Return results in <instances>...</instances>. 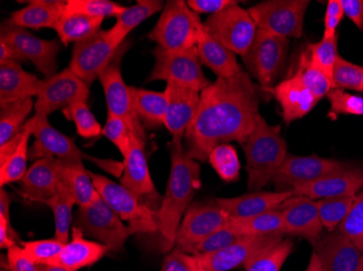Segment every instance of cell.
Wrapping results in <instances>:
<instances>
[{
	"mask_svg": "<svg viewBox=\"0 0 363 271\" xmlns=\"http://www.w3.org/2000/svg\"><path fill=\"white\" fill-rule=\"evenodd\" d=\"M259 114L258 89L248 73L242 70L230 79H217L201 93V103L185 134V154L206 162L220 144H244Z\"/></svg>",
	"mask_w": 363,
	"mask_h": 271,
	"instance_id": "6da1fadb",
	"label": "cell"
},
{
	"mask_svg": "<svg viewBox=\"0 0 363 271\" xmlns=\"http://www.w3.org/2000/svg\"><path fill=\"white\" fill-rule=\"evenodd\" d=\"M171 169L166 195L157 211L158 231L162 236V250H173L182 219L201 187V165L187 156L182 142H171Z\"/></svg>",
	"mask_w": 363,
	"mask_h": 271,
	"instance_id": "7a4b0ae2",
	"label": "cell"
},
{
	"mask_svg": "<svg viewBox=\"0 0 363 271\" xmlns=\"http://www.w3.org/2000/svg\"><path fill=\"white\" fill-rule=\"evenodd\" d=\"M246 156L248 189L259 191L272 181L287 156V144L279 125H270L259 114L256 125L242 144Z\"/></svg>",
	"mask_w": 363,
	"mask_h": 271,
	"instance_id": "3957f363",
	"label": "cell"
},
{
	"mask_svg": "<svg viewBox=\"0 0 363 271\" xmlns=\"http://www.w3.org/2000/svg\"><path fill=\"white\" fill-rule=\"evenodd\" d=\"M24 127L28 128L32 136L35 138L32 148L28 150V160L38 161L47 156L65 161L87 160L105 169L106 172L119 178L121 177L123 163L101 160L84 154L75 144L74 140L52 127L47 116L34 114V116L26 122Z\"/></svg>",
	"mask_w": 363,
	"mask_h": 271,
	"instance_id": "277c9868",
	"label": "cell"
},
{
	"mask_svg": "<svg viewBox=\"0 0 363 271\" xmlns=\"http://www.w3.org/2000/svg\"><path fill=\"white\" fill-rule=\"evenodd\" d=\"M203 25L184 0H170L161 12L150 38L166 50H185L197 47L198 33Z\"/></svg>",
	"mask_w": 363,
	"mask_h": 271,
	"instance_id": "5b68a950",
	"label": "cell"
},
{
	"mask_svg": "<svg viewBox=\"0 0 363 271\" xmlns=\"http://www.w3.org/2000/svg\"><path fill=\"white\" fill-rule=\"evenodd\" d=\"M155 65L147 83L164 81L203 91L212 81L203 71L197 47L185 50H166L157 46L152 52Z\"/></svg>",
	"mask_w": 363,
	"mask_h": 271,
	"instance_id": "8992f818",
	"label": "cell"
},
{
	"mask_svg": "<svg viewBox=\"0 0 363 271\" xmlns=\"http://www.w3.org/2000/svg\"><path fill=\"white\" fill-rule=\"evenodd\" d=\"M91 176L97 192L123 221H128L132 233L158 231L157 213L147 207L143 199L130 192L121 183H114L103 175L91 173Z\"/></svg>",
	"mask_w": 363,
	"mask_h": 271,
	"instance_id": "52a82bcc",
	"label": "cell"
},
{
	"mask_svg": "<svg viewBox=\"0 0 363 271\" xmlns=\"http://www.w3.org/2000/svg\"><path fill=\"white\" fill-rule=\"evenodd\" d=\"M73 226L94 241L107 246L110 252L121 250L128 236L133 234L101 195L89 207H79Z\"/></svg>",
	"mask_w": 363,
	"mask_h": 271,
	"instance_id": "ba28073f",
	"label": "cell"
},
{
	"mask_svg": "<svg viewBox=\"0 0 363 271\" xmlns=\"http://www.w3.org/2000/svg\"><path fill=\"white\" fill-rule=\"evenodd\" d=\"M289 38L257 30L252 47L242 58L248 73L257 79L263 91L271 93L282 72L289 52Z\"/></svg>",
	"mask_w": 363,
	"mask_h": 271,
	"instance_id": "9c48e42d",
	"label": "cell"
},
{
	"mask_svg": "<svg viewBox=\"0 0 363 271\" xmlns=\"http://www.w3.org/2000/svg\"><path fill=\"white\" fill-rule=\"evenodd\" d=\"M130 45L124 42L112 59L111 63L99 76L101 86L105 93L108 114H113L125 122L130 134L135 136L140 142L146 144L147 136L144 126L134 111L130 87L124 81L121 73V61Z\"/></svg>",
	"mask_w": 363,
	"mask_h": 271,
	"instance_id": "30bf717a",
	"label": "cell"
},
{
	"mask_svg": "<svg viewBox=\"0 0 363 271\" xmlns=\"http://www.w3.org/2000/svg\"><path fill=\"white\" fill-rule=\"evenodd\" d=\"M309 0H268L248 12L258 30L283 38H301Z\"/></svg>",
	"mask_w": 363,
	"mask_h": 271,
	"instance_id": "8fae6325",
	"label": "cell"
},
{
	"mask_svg": "<svg viewBox=\"0 0 363 271\" xmlns=\"http://www.w3.org/2000/svg\"><path fill=\"white\" fill-rule=\"evenodd\" d=\"M210 35L234 54L244 58L256 38V23L248 10L236 5L212 14L203 22Z\"/></svg>",
	"mask_w": 363,
	"mask_h": 271,
	"instance_id": "7c38bea8",
	"label": "cell"
},
{
	"mask_svg": "<svg viewBox=\"0 0 363 271\" xmlns=\"http://www.w3.org/2000/svg\"><path fill=\"white\" fill-rule=\"evenodd\" d=\"M230 221V216L213 202H195L185 213L177 234L175 248L193 254L198 244Z\"/></svg>",
	"mask_w": 363,
	"mask_h": 271,
	"instance_id": "4fadbf2b",
	"label": "cell"
},
{
	"mask_svg": "<svg viewBox=\"0 0 363 271\" xmlns=\"http://www.w3.org/2000/svg\"><path fill=\"white\" fill-rule=\"evenodd\" d=\"M0 40L13 47L26 61H30L46 79L58 73L57 57L60 52V40H42L26 28L14 25L9 20L1 23Z\"/></svg>",
	"mask_w": 363,
	"mask_h": 271,
	"instance_id": "5bb4252c",
	"label": "cell"
},
{
	"mask_svg": "<svg viewBox=\"0 0 363 271\" xmlns=\"http://www.w3.org/2000/svg\"><path fill=\"white\" fill-rule=\"evenodd\" d=\"M89 86L82 81L70 67L52 77L43 79L36 97L35 115L47 116L58 110H65L77 103H87Z\"/></svg>",
	"mask_w": 363,
	"mask_h": 271,
	"instance_id": "9a60e30c",
	"label": "cell"
},
{
	"mask_svg": "<svg viewBox=\"0 0 363 271\" xmlns=\"http://www.w3.org/2000/svg\"><path fill=\"white\" fill-rule=\"evenodd\" d=\"M350 166L348 162L332 158L287 154L284 162L273 176L272 181L275 185V191L284 192L323 178L333 173L340 172Z\"/></svg>",
	"mask_w": 363,
	"mask_h": 271,
	"instance_id": "2e32d148",
	"label": "cell"
},
{
	"mask_svg": "<svg viewBox=\"0 0 363 271\" xmlns=\"http://www.w3.org/2000/svg\"><path fill=\"white\" fill-rule=\"evenodd\" d=\"M120 47L111 40L109 30H101L96 35L75 44L69 67L91 86L111 63Z\"/></svg>",
	"mask_w": 363,
	"mask_h": 271,
	"instance_id": "e0dca14e",
	"label": "cell"
},
{
	"mask_svg": "<svg viewBox=\"0 0 363 271\" xmlns=\"http://www.w3.org/2000/svg\"><path fill=\"white\" fill-rule=\"evenodd\" d=\"M284 240V234L242 236L235 243L211 254L197 256L201 271H230L246 265L263 250Z\"/></svg>",
	"mask_w": 363,
	"mask_h": 271,
	"instance_id": "ac0fdd59",
	"label": "cell"
},
{
	"mask_svg": "<svg viewBox=\"0 0 363 271\" xmlns=\"http://www.w3.org/2000/svg\"><path fill=\"white\" fill-rule=\"evenodd\" d=\"M277 209L282 213L285 234L301 236L310 243H313L323 236L324 227L315 200L293 195Z\"/></svg>",
	"mask_w": 363,
	"mask_h": 271,
	"instance_id": "d6986e66",
	"label": "cell"
},
{
	"mask_svg": "<svg viewBox=\"0 0 363 271\" xmlns=\"http://www.w3.org/2000/svg\"><path fill=\"white\" fill-rule=\"evenodd\" d=\"M164 93L168 100L164 126L172 134V142H182L197 112L201 91L179 83H167Z\"/></svg>",
	"mask_w": 363,
	"mask_h": 271,
	"instance_id": "ffe728a7",
	"label": "cell"
},
{
	"mask_svg": "<svg viewBox=\"0 0 363 271\" xmlns=\"http://www.w3.org/2000/svg\"><path fill=\"white\" fill-rule=\"evenodd\" d=\"M363 187V165H350L340 172L306 183L291 190L293 195L321 200L325 197L357 195Z\"/></svg>",
	"mask_w": 363,
	"mask_h": 271,
	"instance_id": "44dd1931",
	"label": "cell"
},
{
	"mask_svg": "<svg viewBox=\"0 0 363 271\" xmlns=\"http://www.w3.org/2000/svg\"><path fill=\"white\" fill-rule=\"evenodd\" d=\"M311 244L324 271H358L362 252L340 232L323 234Z\"/></svg>",
	"mask_w": 363,
	"mask_h": 271,
	"instance_id": "7402d4cb",
	"label": "cell"
},
{
	"mask_svg": "<svg viewBox=\"0 0 363 271\" xmlns=\"http://www.w3.org/2000/svg\"><path fill=\"white\" fill-rule=\"evenodd\" d=\"M144 148L145 144L130 134V146L123 158V172L120 177V183L140 199L158 197Z\"/></svg>",
	"mask_w": 363,
	"mask_h": 271,
	"instance_id": "603a6c76",
	"label": "cell"
},
{
	"mask_svg": "<svg viewBox=\"0 0 363 271\" xmlns=\"http://www.w3.org/2000/svg\"><path fill=\"white\" fill-rule=\"evenodd\" d=\"M57 161L58 158L47 156L33 163L20 181V191L26 199L45 203L56 195L60 185Z\"/></svg>",
	"mask_w": 363,
	"mask_h": 271,
	"instance_id": "cb8c5ba5",
	"label": "cell"
},
{
	"mask_svg": "<svg viewBox=\"0 0 363 271\" xmlns=\"http://www.w3.org/2000/svg\"><path fill=\"white\" fill-rule=\"evenodd\" d=\"M271 93L281 105L283 120L286 124L303 118L321 101L303 86L295 74L277 83Z\"/></svg>",
	"mask_w": 363,
	"mask_h": 271,
	"instance_id": "d4e9b609",
	"label": "cell"
},
{
	"mask_svg": "<svg viewBox=\"0 0 363 271\" xmlns=\"http://www.w3.org/2000/svg\"><path fill=\"white\" fill-rule=\"evenodd\" d=\"M43 81L26 72L18 61L0 62V107L38 97Z\"/></svg>",
	"mask_w": 363,
	"mask_h": 271,
	"instance_id": "484cf974",
	"label": "cell"
},
{
	"mask_svg": "<svg viewBox=\"0 0 363 271\" xmlns=\"http://www.w3.org/2000/svg\"><path fill=\"white\" fill-rule=\"evenodd\" d=\"M291 197H293L291 191H254L240 197H217L216 201L230 218H248L277 209Z\"/></svg>",
	"mask_w": 363,
	"mask_h": 271,
	"instance_id": "4316f807",
	"label": "cell"
},
{
	"mask_svg": "<svg viewBox=\"0 0 363 271\" xmlns=\"http://www.w3.org/2000/svg\"><path fill=\"white\" fill-rule=\"evenodd\" d=\"M198 52L201 63L209 67L218 79H230L242 72L235 54L214 40L203 25L198 33Z\"/></svg>",
	"mask_w": 363,
	"mask_h": 271,
	"instance_id": "83f0119b",
	"label": "cell"
},
{
	"mask_svg": "<svg viewBox=\"0 0 363 271\" xmlns=\"http://www.w3.org/2000/svg\"><path fill=\"white\" fill-rule=\"evenodd\" d=\"M22 9L13 11L9 21L22 28H54L67 7L65 0H30Z\"/></svg>",
	"mask_w": 363,
	"mask_h": 271,
	"instance_id": "f1b7e54d",
	"label": "cell"
},
{
	"mask_svg": "<svg viewBox=\"0 0 363 271\" xmlns=\"http://www.w3.org/2000/svg\"><path fill=\"white\" fill-rule=\"evenodd\" d=\"M84 236L79 228L73 226L70 241L65 244L60 255L52 264L77 271L84 267L93 266L109 252L107 246L85 239Z\"/></svg>",
	"mask_w": 363,
	"mask_h": 271,
	"instance_id": "f546056e",
	"label": "cell"
},
{
	"mask_svg": "<svg viewBox=\"0 0 363 271\" xmlns=\"http://www.w3.org/2000/svg\"><path fill=\"white\" fill-rule=\"evenodd\" d=\"M60 183L70 192L79 207H89L99 193L96 190L91 173L85 169L82 161H57Z\"/></svg>",
	"mask_w": 363,
	"mask_h": 271,
	"instance_id": "4dcf8cb0",
	"label": "cell"
},
{
	"mask_svg": "<svg viewBox=\"0 0 363 271\" xmlns=\"http://www.w3.org/2000/svg\"><path fill=\"white\" fill-rule=\"evenodd\" d=\"M130 91L134 111L143 126L147 128L164 126V117L168 107L164 91H152L135 87H130Z\"/></svg>",
	"mask_w": 363,
	"mask_h": 271,
	"instance_id": "1f68e13d",
	"label": "cell"
},
{
	"mask_svg": "<svg viewBox=\"0 0 363 271\" xmlns=\"http://www.w3.org/2000/svg\"><path fill=\"white\" fill-rule=\"evenodd\" d=\"M166 4L161 0H138L136 5L126 7V9L117 16V22L110 28L111 40L117 46H121L134 28L146 21L148 18L162 11Z\"/></svg>",
	"mask_w": 363,
	"mask_h": 271,
	"instance_id": "d6a6232c",
	"label": "cell"
},
{
	"mask_svg": "<svg viewBox=\"0 0 363 271\" xmlns=\"http://www.w3.org/2000/svg\"><path fill=\"white\" fill-rule=\"evenodd\" d=\"M103 22L104 19L99 18L65 12L55 30L62 45L68 46L71 42L77 44L96 35L98 32H101Z\"/></svg>",
	"mask_w": 363,
	"mask_h": 271,
	"instance_id": "836d02e7",
	"label": "cell"
},
{
	"mask_svg": "<svg viewBox=\"0 0 363 271\" xmlns=\"http://www.w3.org/2000/svg\"><path fill=\"white\" fill-rule=\"evenodd\" d=\"M230 227L240 236H261L269 234H285L282 213L274 209L248 218H230Z\"/></svg>",
	"mask_w": 363,
	"mask_h": 271,
	"instance_id": "e575fe53",
	"label": "cell"
},
{
	"mask_svg": "<svg viewBox=\"0 0 363 271\" xmlns=\"http://www.w3.org/2000/svg\"><path fill=\"white\" fill-rule=\"evenodd\" d=\"M35 108L33 98L0 107V146L23 132L28 116Z\"/></svg>",
	"mask_w": 363,
	"mask_h": 271,
	"instance_id": "d590c367",
	"label": "cell"
},
{
	"mask_svg": "<svg viewBox=\"0 0 363 271\" xmlns=\"http://www.w3.org/2000/svg\"><path fill=\"white\" fill-rule=\"evenodd\" d=\"M45 204L48 205L55 216V238L62 243L67 244L70 241V229L72 225V211L73 207L77 204V202L73 199L65 185L60 183L58 191L56 195L45 202Z\"/></svg>",
	"mask_w": 363,
	"mask_h": 271,
	"instance_id": "8d00e7d4",
	"label": "cell"
},
{
	"mask_svg": "<svg viewBox=\"0 0 363 271\" xmlns=\"http://www.w3.org/2000/svg\"><path fill=\"white\" fill-rule=\"evenodd\" d=\"M294 74L297 75L303 86L319 100L326 97L333 88L331 79L326 76L325 73L312 64L308 47L301 52L298 67Z\"/></svg>",
	"mask_w": 363,
	"mask_h": 271,
	"instance_id": "74e56055",
	"label": "cell"
},
{
	"mask_svg": "<svg viewBox=\"0 0 363 271\" xmlns=\"http://www.w3.org/2000/svg\"><path fill=\"white\" fill-rule=\"evenodd\" d=\"M356 195L325 197L318 200L320 219L328 232H334L352 211Z\"/></svg>",
	"mask_w": 363,
	"mask_h": 271,
	"instance_id": "f35d334b",
	"label": "cell"
},
{
	"mask_svg": "<svg viewBox=\"0 0 363 271\" xmlns=\"http://www.w3.org/2000/svg\"><path fill=\"white\" fill-rule=\"evenodd\" d=\"M21 142L12 156L0 165V185H9L16 181H21L28 172V142L32 136L28 128L23 127Z\"/></svg>",
	"mask_w": 363,
	"mask_h": 271,
	"instance_id": "ab89813d",
	"label": "cell"
},
{
	"mask_svg": "<svg viewBox=\"0 0 363 271\" xmlns=\"http://www.w3.org/2000/svg\"><path fill=\"white\" fill-rule=\"evenodd\" d=\"M208 162L220 178L225 183H234L240 178V162L238 152L230 144H220L210 152Z\"/></svg>",
	"mask_w": 363,
	"mask_h": 271,
	"instance_id": "60d3db41",
	"label": "cell"
},
{
	"mask_svg": "<svg viewBox=\"0 0 363 271\" xmlns=\"http://www.w3.org/2000/svg\"><path fill=\"white\" fill-rule=\"evenodd\" d=\"M293 248V241L284 239L247 263L245 271H279L291 255Z\"/></svg>",
	"mask_w": 363,
	"mask_h": 271,
	"instance_id": "b9f144b4",
	"label": "cell"
},
{
	"mask_svg": "<svg viewBox=\"0 0 363 271\" xmlns=\"http://www.w3.org/2000/svg\"><path fill=\"white\" fill-rule=\"evenodd\" d=\"M338 34L332 38H322L315 44H308L310 60L312 64L325 73L326 76L331 79L333 77L334 67L338 57Z\"/></svg>",
	"mask_w": 363,
	"mask_h": 271,
	"instance_id": "7bdbcfd3",
	"label": "cell"
},
{
	"mask_svg": "<svg viewBox=\"0 0 363 271\" xmlns=\"http://www.w3.org/2000/svg\"><path fill=\"white\" fill-rule=\"evenodd\" d=\"M126 7L113 3L110 0H68L65 12L81 13L105 19L109 16H116L122 13Z\"/></svg>",
	"mask_w": 363,
	"mask_h": 271,
	"instance_id": "ee69618b",
	"label": "cell"
},
{
	"mask_svg": "<svg viewBox=\"0 0 363 271\" xmlns=\"http://www.w3.org/2000/svg\"><path fill=\"white\" fill-rule=\"evenodd\" d=\"M65 117L74 122L77 134L83 138L98 137L103 134V127L91 113L87 103H77L63 110Z\"/></svg>",
	"mask_w": 363,
	"mask_h": 271,
	"instance_id": "f6af8a7d",
	"label": "cell"
},
{
	"mask_svg": "<svg viewBox=\"0 0 363 271\" xmlns=\"http://www.w3.org/2000/svg\"><path fill=\"white\" fill-rule=\"evenodd\" d=\"M333 88L363 93V67L338 57L332 77Z\"/></svg>",
	"mask_w": 363,
	"mask_h": 271,
	"instance_id": "bcb514c9",
	"label": "cell"
},
{
	"mask_svg": "<svg viewBox=\"0 0 363 271\" xmlns=\"http://www.w3.org/2000/svg\"><path fill=\"white\" fill-rule=\"evenodd\" d=\"M20 246L23 248L26 256L34 264H52L62 252L65 244L54 239L38 240V241L21 242Z\"/></svg>",
	"mask_w": 363,
	"mask_h": 271,
	"instance_id": "7dc6e473",
	"label": "cell"
},
{
	"mask_svg": "<svg viewBox=\"0 0 363 271\" xmlns=\"http://www.w3.org/2000/svg\"><path fill=\"white\" fill-rule=\"evenodd\" d=\"M338 232L363 252V190L356 195L352 211L340 224Z\"/></svg>",
	"mask_w": 363,
	"mask_h": 271,
	"instance_id": "c3c4849f",
	"label": "cell"
},
{
	"mask_svg": "<svg viewBox=\"0 0 363 271\" xmlns=\"http://www.w3.org/2000/svg\"><path fill=\"white\" fill-rule=\"evenodd\" d=\"M328 101L331 103L330 117L337 115H358L363 116V98L346 93L342 89L332 88L328 93Z\"/></svg>",
	"mask_w": 363,
	"mask_h": 271,
	"instance_id": "681fc988",
	"label": "cell"
},
{
	"mask_svg": "<svg viewBox=\"0 0 363 271\" xmlns=\"http://www.w3.org/2000/svg\"><path fill=\"white\" fill-rule=\"evenodd\" d=\"M242 236L228 223L207 236L201 243L198 244L197 248L194 250L193 255H205V254L218 252L228 248L230 244L235 243Z\"/></svg>",
	"mask_w": 363,
	"mask_h": 271,
	"instance_id": "f907efd6",
	"label": "cell"
},
{
	"mask_svg": "<svg viewBox=\"0 0 363 271\" xmlns=\"http://www.w3.org/2000/svg\"><path fill=\"white\" fill-rule=\"evenodd\" d=\"M103 136L107 137L125 156L130 146V132L125 122L113 114H108L107 122L103 127Z\"/></svg>",
	"mask_w": 363,
	"mask_h": 271,
	"instance_id": "816d5d0a",
	"label": "cell"
},
{
	"mask_svg": "<svg viewBox=\"0 0 363 271\" xmlns=\"http://www.w3.org/2000/svg\"><path fill=\"white\" fill-rule=\"evenodd\" d=\"M161 271H201L197 256L174 248L163 260Z\"/></svg>",
	"mask_w": 363,
	"mask_h": 271,
	"instance_id": "f5cc1de1",
	"label": "cell"
},
{
	"mask_svg": "<svg viewBox=\"0 0 363 271\" xmlns=\"http://www.w3.org/2000/svg\"><path fill=\"white\" fill-rule=\"evenodd\" d=\"M344 16L340 0H330L326 6L325 16H324L323 38H332L337 35V28Z\"/></svg>",
	"mask_w": 363,
	"mask_h": 271,
	"instance_id": "db71d44e",
	"label": "cell"
},
{
	"mask_svg": "<svg viewBox=\"0 0 363 271\" xmlns=\"http://www.w3.org/2000/svg\"><path fill=\"white\" fill-rule=\"evenodd\" d=\"M7 265L10 271H38V265L34 264L26 256L19 244H14L7 250Z\"/></svg>",
	"mask_w": 363,
	"mask_h": 271,
	"instance_id": "11a10c76",
	"label": "cell"
},
{
	"mask_svg": "<svg viewBox=\"0 0 363 271\" xmlns=\"http://www.w3.org/2000/svg\"><path fill=\"white\" fill-rule=\"evenodd\" d=\"M240 1L236 0H189L187 5L197 14L219 13L228 8L238 5Z\"/></svg>",
	"mask_w": 363,
	"mask_h": 271,
	"instance_id": "9f6ffc18",
	"label": "cell"
},
{
	"mask_svg": "<svg viewBox=\"0 0 363 271\" xmlns=\"http://www.w3.org/2000/svg\"><path fill=\"white\" fill-rule=\"evenodd\" d=\"M345 16L363 32V0H340Z\"/></svg>",
	"mask_w": 363,
	"mask_h": 271,
	"instance_id": "6f0895ef",
	"label": "cell"
},
{
	"mask_svg": "<svg viewBox=\"0 0 363 271\" xmlns=\"http://www.w3.org/2000/svg\"><path fill=\"white\" fill-rule=\"evenodd\" d=\"M5 61L26 62V59L20 52H16L13 47L0 40V62H5Z\"/></svg>",
	"mask_w": 363,
	"mask_h": 271,
	"instance_id": "680465c9",
	"label": "cell"
},
{
	"mask_svg": "<svg viewBox=\"0 0 363 271\" xmlns=\"http://www.w3.org/2000/svg\"><path fill=\"white\" fill-rule=\"evenodd\" d=\"M10 199L8 193L1 188L0 191V216L6 218L8 223H10Z\"/></svg>",
	"mask_w": 363,
	"mask_h": 271,
	"instance_id": "91938a15",
	"label": "cell"
},
{
	"mask_svg": "<svg viewBox=\"0 0 363 271\" xmlns=\"http://www.w3.org/2000/svg\"><path fill=\"white\" fill-rule=\"evenodd\" d=\"M306 271H324L322 268L321 262L315 252H312L311 258H310L309 265H308L307 270Z\"/></svg>",
	"mask_w": 363,
	"mask_h": 271,
	"instance_id": "94428289",
	"label": "cell"
},
{
	"mask_svg": "<svg viewBox=\"0 0 363 271\" xmlns=\"http://www.w3.org/2000/svg\"><path fill=\"white\" fill-rule=\"evenodd\" d=\"M38 271H73L60 265L54 264H40L38 265Z\"/></svg>",
	"mask_w": 363,
	"mask_h": 271,
	"instance_id": "6125c7cd",
	"label": "cell"
},
{
	"mask_svg": "<svg viewBox=\"0 0 363 271\" xmlns=\"http://www.w3.org/2000/svg\"><path fill=\"white\" fill-rule=\"evenodd\" d=\"M358 271H363V252L361 254L360 263H359Z\"/></svg>",
	"mask_w": 363,
	"mask_h": 271,
	"instance_id": "be15d7a7",
	"label": "cell"
}]
</instances>
